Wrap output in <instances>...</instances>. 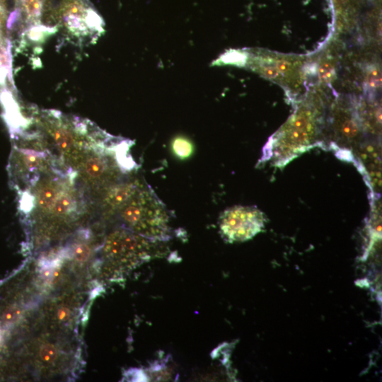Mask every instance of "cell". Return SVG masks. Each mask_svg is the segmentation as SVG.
Instances as JSON below:
<instances>
[{
	"mask_svg": "<svg viewBox=\"0 0 382 382\" xmlns=\"http://www.w3.org/2000/svg\"><path fill=\"white\" fill-rule=\"evenodd\" d=\"M54 23L78 42H93L103 32V22L87 0H62Z\"/></svg>",
	"mask_w": 382,
	"mask_h": 382,
	"instance_id": "obj_3",
	"label": "cell"
},
{
	"mask_svg": "<svg viewBox=\"0 0 382 382\" xmlns=\"http://www.w3.org/2000/svg\"><path fill=\"white\" fill-rule=\"evenodd\" d=\"M261 71L265 76L270 79L277 78L280 74L277 67L272 66H265Z\"/></svg>",
	"mask_w": 382,
	"mask_h": 382,
	"instance_id": "obj_19",
	"label": "cell"
},
{
	"mask_svg": "<svg viewBox=\"0 0 382 382\" xmlns=\"http://www.w3.org/2000/svg\"><path fill=\"white\" fill-rule=\"evenodd\" d=\"M170 150L173 156L177 158L186 160L192 156L195 151V146L193 142L187 137L178 135L170 141Z\"/></svg>",
	"mask_w": 382,
	"mask_h": 382,
	"instance_id": "obj_9",
	"label": "cell"
},
{
	"mask_svg": "<svg viewBox=\"0 0 382 382\" xmlns=\"http://www.w3.org/2000/svg\"><path fill=\"white\" fill-rule=\"evenodd\" d=\"M71 254L76 260L83 262L90 255V248L84 243H79L74 246L71 250Z\"/></svg>",
	"mask_w": 382,
	"mask_h": 382,
	"instance_id": "obj_15",
	"label": "cell"
},
{
	"mask_svg": "<svg viewBox=\"0 0 382 382\" xmlns=\"http://www.w3.org/2000/svg\"><path fill=\"white\" fill-rule=\"evenodd\" d=\"M265 223V214L257 207L236 205L221 213L219 233L227 243L244 242L260 233Z\"/></svg>",
	"mask_w": 382,
	"mask_h": 382,
	"instance_id": "obj_4",
	"label": "cell"
},
{
	"mask_svg": "<svg viewBox=\"0 0 382 382\" xmlns=\"http://www.w3.org/2000/svg\"><path fill=\"white\" fill-rule=\"evenodd\" d=\"M137 182H127L112 187L104 198L105 208L110 210L120 209L141 188Z\"/></svg>",
	"mask_w": 382,
	"mask_h": 382,
	"instance_id": "obj_7",
	"label": "cell"
},
{
	"mask_svg": "<svg viewBox=\"0 0 382 382\" xmlns=\"http://www.w3.org/2000/svg\"><path fill=\"white\" fill-rule=\"evenodd\" d=\"M59 196L58 191L54 187L46 186L39 192L37 204L42 209L52 208Z\"/></svg>",
	"mask_w": 382,
	"mask_h": 382,
	"instance_id": "obj_12",
	"label": "cell"
},
{
	"mask_svg": "<svg viewBox=\"0 0 382 382\" xmlns=\"http://www.w3.org/2000/svg\"><path fill=\"white\" fill-rule=\"evenodd\" d=\"M4 339V334L2 330L0 329V345L1 344Z\"/></svg>",
	"mask_w": 382,
	"mask_h": 382,
	"instance_id": "obj_22",
	"label": "cell"
},
{
	"mask_svg": "<svg viewBox=\"0 0 382 382\" xmlns=\"http://www.w3.org/2000/svg\"><path fill=\"white\" fill-rule=\"evenodd\" d=\"M335 76V69L332 64L326 63L320 66L319 69V76L323 82L331 81Z\"/></svg>",
	"mask_w": 382,
	"mask_h": 382,
	"instance_id": "obj_16",
	"label": "cell"
},
{
	"mask_svg": "<svg viewBox=\"0 0 382 382\" xmlns=\"http://www.w3.org/2000/svg\"><path fill=\"white\" fill-rule=\"evenodd\" d=\"M352 154V161L364 175L371 193V202L380 197L381 190V150L375 144H364Z\"/></svg>",
	"mask_w": 382,
	"mask_h": 382,
	"instance_id": "obj_6",
	"label": "cell"
},
{
	"mask_svg": "<svg viewBox=\"0 0 382 382\" xmlns=\"http://www.w3.org/2000/svg\"><path fill=\"white\" fill-rule=\"evenodd\" d=\"M248 59L247 53L239 50H231L216 59L214 64H228L237 66H244Z\"/></svg>",
	"mask_w": 382,
	"mask_h": 382,
	"instance_id": "obj_11",
	"label": "cell"
},
{
	"mask_svg": "<svg viewBox=\"0 0 382 382\" xmlns=\"http://www.w3.org/2000/svg\"><path fill=\"white\" fill-rule=\"evenodd\" d=\"M318 129L311 111L303 109L295 114L262 149L258 163L270 161L282 168L310 149L319 144Z\"/></svg>",
	"mask_w": 382,
	"mask_h": 382,
	"instance_id": "obj_1",
	"label": "cell"
},
{
	"mask_svg": "<svg viewBox=\"0 0 382 382\" xmlns=\"http://www.w3.org/2000/svg\"><path fill=\"white\" fill-rule=\"evenodd\" d=\"M120 210L132 232L156 242L172 237L169 211L151 189L141 187Z\"/></svg>",
	"mask_w": 382,
	"mask_h": 382,
	"instance_id": "obj_2",
	"label": "cell"
},
{
	"mask_svg": "<svg viewBox=\"0 0 382 382\" xmlns=\"http://www.w3.org/2000/svg\"><path fill=\"white\" fill-rule=\"evenodd\" d=\"M108 168L106 160L100 156H92L84 163V171L91 179L103 176Z\"/></svg>",
	"mask_w": 382,
	"mask_h": 382,
	"instance_id": "obj_10",
	"label": "cell"
},
{
	"mask_svg": "<svg viewBox=\"0 0 382 382\" xmlns=\"http://www.w3.org/2000/svg\"><path fill=\"white\" fill-rule=\"evenodd\" d=\"M74 202L69 195L59 196L54 203L52 209L54 214L62 215L71 212L74 208Z\"/></svg>",
	"mask_w": 382,
	"mask_h": 382,
	"instance_id": "obj_13",
	"label": "cell"
},
{
	"mask_svg": "<svg viewBox=\"0 0 382 382\" xmlns=\"http://www.w3.org/2000/svg\"><path fill=\"white\" fill-rule=\"evenodd\" d=\"M21 311L16 306L11 307L6 310L2 315V320L6 323H11L16 321L21 316Z\"/></svg>",
	"mask_w": 382,
	"mask_h": 382,
	"instance_id": "obj_17",
	"label": "cell"
},
{
	"mask_svg": "<svg viewBox=\"0 0 382 382\" xmlns=\"http://www.w3.org/2000/svg\"><path fill=\"white\" fill-rule=\"evenodd\" d=\"M70 316V311L67 308H61L57 313V317L60 320H66Z\"/></svg>",
	"mask_w": 382,
	"mask_h": 382,
	"instance_id": "obj_20",
	"label": "cell"
},
{
	"mask_svg": "<svg viewBox=\"0 0 382 382\" xmlns=\"http://www.w3.org/2000/svg\"><path fill=\"white\" fill-rule=\"evenodd\" d=\"M20 11L23 14L25 23L36 27L40 25L42 13V0H19ZM33 27V28H34Z\"/></svg>",
	"mask_w": 382,
	"mask_h": 382,
	"instance_id": "obj_8",
	"label": "cell"
},
{
	"mask_svg": "<svg viewBox=\"0 0 382 382\" xmlns=\"http://www.w3.org/2000/svg\"><path fill=\"white\" fill-rule=\"evenodd\" d=\"M367 83L369 88H376L381 84L379 71L376 69H371L367 76Z\"/></svg>",
	"mask_w": 382,
	"mask_h": 382,
	"instance_id": "obj_18",
	"label": "cell"
},
{
	"mask_svg": "<svg viewBox=\"0 0 382 382\" xmlns=\"http://www.w3.org/2000/svg\"><path fill=\"white\" fill-rule=\"evenodd\" d=\"M289 66H290V64L288 63L286 61H279L277 63V69L279 70V71L281 73V72H283V71H286L289 68Z\"/></svg>",
	"mask_w": 382,
	"mask_h": 382,
	"instance_id": "obj_21",
	"label": "cell"
},
{
	"mask_svg": "<svg viewBox=\"0 0 382 382\" xmlns=\"http://www.w3.org/2000/svg\"><path fill=\"white\" fill-rule=\"evenodd\" d=\"M39 354L44 362L52 363L57 359V352L52 345L47 344L41 347Z\"/></svg>",
	"mask_w": 382,
	"mask_h": 382,
	"instance_id": "obj_14",
	"label": "cell"
},
{
	"mask_svg": "<svg viewBox=\"0 0 382 382\" xmlns=\"http://www.w3.org/2000/svg\"><path fill=\"white\" fill-rule=\"evenodd\" d=\"M156 243L132 231L117 230L106 239L103 250L113 263L133 267L152 257Z\"/></svg>",
	"mask_w": 382,
	"mask_h": 382,
	"instance_id": "obj_5",
	"label": "cell"
}]
</instances>
